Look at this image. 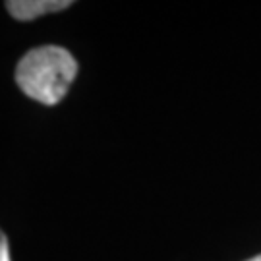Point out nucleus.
Masks as SVG:
<instances>
[{
	"instance_id": "4",
	"label": "nucleus",
	"mask_w": 261,
	"mask_h": 261,
	"mask_svg": "<svg viewBox=\"0 0 261 261\" xmlns=\"http://www.w3.org/2000/svg\"><path fill=\"white\" fill-rule=\"evenodd\" d=\"M248 261H261V255H255V257H252V259H248Z\"/></svg>"
},
{
	"instance_id": "1",
	"label": "nucleus",
	"mask_w": 261,
	"mask_h": 261,
	"mask_svg": "<svg viewBox=\"0 0 261 261\" xmlns=\"http://www.w3.org/2000/svg\"><path fill=\"white\" fill-rule=\"evenodd\" d=\"M77 75V62L70 50L45 45L21 56L16 68V82L23 93L47 107L58 105Z\"/></svg>"
},
{
	"instance_id": "2",
	"label": "nucleus",
	"mask_w": 261,
	"mask_h": 261,
	"mask_svg": "<svg viewBox=\"0 0 261 261\" xmlns=\"http://www.w3.org/2000/svg\"><path fill=\"white\" fill-rule=\"evenodd\" d=\"M70 6H72L70 0H12V2H6L8 14L19 21H31L39 16L62 12Z\"/></svg>"
},
{
	"instance_id": "3",
	"label": "nucleus",
	"mask_w": 261,
	"mask_h": 261,
	"mask_svg": "<svg viewBox=\"0 0 261 261\" xmlns=\"http://www.w3.org/2000/svg\"><path fill=\"white\" fill-rule=\"evenodd\" d=\"M0 261H12L10 259V250H8V238L0 230Z\"/></svg>"
}]
</instances>
